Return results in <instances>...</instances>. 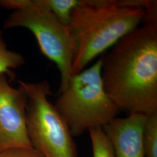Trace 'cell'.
<instances>
[{
    "mask_svg": "<svg viewBox=\"0 0 157 157\" xmlns=\"http://www.w3.org/2000/svg\"><path fill=\"white\" fill-rule=\"evenodd\" d=\"M42 6L49 10L57 20L68 28L71 15L80 0H38Z\"/></svg>",
    "mask_w": 157,
    "mask_h": 157,
    "instance_id": "obj_8",
    "label": "cell"
},
{
    "mask_svg": "<svg viewBox=\"0 0 157 157\" xmlns=\"http://www.w3.org/2000/svg\"><path fill=\"white\" fill-rule=\"evenodd\" d=\"M25 61L22 55L8 50L0 32V75H7L13 78L12 69L22 66Z\"/></svg>",
    "mask_w": 157,
    "mask_h": 157,
    "instance_id": "obj_9",
    "label": "cell"
},
{
    "mask_svg": "<svg viewBox=\"0 0 157 157\" xmlns=\"http://www.w3.org/2000/svg\"><path fill=\"white\" fill-rule=\"evenodd\" d=\"M27 94V128L32 146L45 157H77L67 124L48 101L52 91L48 81H19Z\"/></svg>",
    "mask_w": 157,
    "mask_h": 157,
    "instance_id": "obj_5",
    "label": "cell"
},
{
    "mask_svg": "<svg viewBox=\"0 0 157 157\" xmlns=\"http://www.w3.org/2000/svg\"><path fill=\"white\" fill-rule=\"evenodd\" d=\"M143 143L144 157H157V112L147 116Z\"/></svg>",
    "mask_w": 157,
    "mask_h": 157,
    "instance_id": "obj_10",
    "label": "cell"
},
{
    "mask_svg": "<svg viewBox=\"0 0 157 157\" xmlns=\"http://www.w3.org/2000/svg\"><path fill=\"white\" fill-rule=\"evenodd\" d=\"M104 89L121 111L157 112V22L144 21L101 56Z\"/></svg>",
    "mask_w": 157,
    "mask_h": 157,
    "instance_id": "obj_1",
    "label": "cell"
},
{
    "mask_svg": "<svg viewBox=\"0 0 157 157\" xmlns=\"http://www.w3.org/2000/svg\"><path fill=\"white\" fill-rule=\"evenodd\" d=\"M147 116L130 113L113 118L102 128L110 141L115 157H144L143 134Z\"/></svg>",
    "mask_w": 157,
    "mask_h": 157,
    "instance_id": "obj_7",
    "label": "cell"
},
{
    "mask_svg": "<svg viewBox=\"0 0 157 157\" xmlns=\"http://www.w3.org/2000/svg\"><path fill=\"white\" fill-rule=\"evenodd\" d=\"M0 157H45L33 147L12 148L0 151Z\"/></svg>",
    "mask_w": 157,
    "mask_h": 157,
    "instance_id": "obj_12",
    "label": "cell"
},
{
    "mask_svg": "<svg viewBox=\"0 0 157 157\" xmlns=\"http://www.w3.org/2000/svg\"><path fill=\"white\" fill-rule=\"evenodd\" d=\"M100 58L90 67L73 75L54 105L72 136L103 128L121 111L104 89Z\"/></svg>",
    "mask_w": 157,
    "mask_h": 157,
    "instance_id": "obj_3",
    "label": "cell"
},
{
    "mask_svg": "<svg viewBox=\"0 0 157 157\" xmlns=\"http://www.w3.org/2000/svg\"><path fill=\"white\" fill-rule=\"evenodd\" d=\"M18 83L17 88H13L6 75H0V151L33 147L27 128V94Z\"/></svg>",
    "mask_w": 157,
    "mask_h": 157,
    "instance_id": "obj_6",
    "label": "cell"
},
{
    "mask_svg": "<svg viewBox=\"0 0 157 157\" xmlns=\"http://www.w3.org/2000/svg\"><path fill=\"white\" fill-rule=\"evenodd\" d=\"M145 17L143 9L124 6L119 0H80L68 26L75 51L73 75L138 28Z\"/></svg>",
    "mask_w": 157,
    "mask_h": 157,
    "instance_id": "obj_2",
    "label": "cell"
},
{
    "mask_svg": "<svg viewBox=\"0 0 157 157\" xmlns=\"http://www.w3.org/2000/svg\"><path fill=\"white\" fill-rule=\"evenodd\" d=\"M0 6L14 10L4 22V28L22 27L30 30L43 54L54 62L59 69V94L66 90L73 75L75 52L68 28L38 0H0Z\"/></svg>",
    "mask_w": 157,
    "mask_h": 157,
    "instance_id": "obj_4",
    "label": "cell"
},
{
    "mask_svg": "<svg viewBox=\"0 0 157 157\" xmlns=\"http://www.w3.org/2000/svg\"><path fill=\"white\" fill-rule=\"evenodd\" d=\"M93 157H115L110 141L102 128L90 129Z\"/></svg>",
    "mask_w": 157,
    "mask_h": 157,
    "instance_id": "obj_11",
    "label": "cell"
}]
</instances>
